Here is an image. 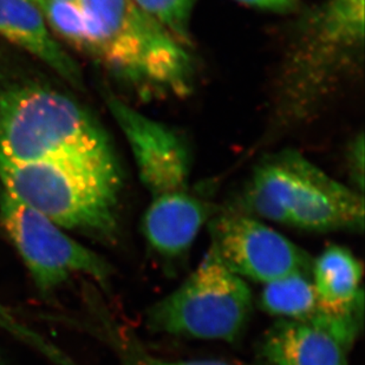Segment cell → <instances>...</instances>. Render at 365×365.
Returning a JSON list of instances; mask_svg holds the SVG:
<instances>
[{"label":"cell","instance_id":"6da1fadb","mask_svg":"<svg viewBox=\"0 0 365 365\" xmlns=\"http://www.w3.org/2000/svg\"><path fill=\"white\" fill-rule=\"evenodd\" d=\"M89 53L145 98L192 93L195 62L190 46L145 14L134 0H81Z\"/></svg>","mask_w":365,"mask_h":365},{"label":"cell","instance_id":"7a4b0ae2","mask_svg":"<svg viewBox=\"0 0 365 365\" xmlns=\"http://www.w3.org/2000/svg\"><path fill=\"white\" fill-rule=\"evenodd\" d=\"M0 159L120 168L107 134L93 116L70 97L39 86L0 93Z\"/></svg>","mask_w":365,"mask_h":365},{"label":"cell","instance_id":"3957f363","mask_svg":"<svg viewBox=\"0 0 365 365\" xmlns=\"http://www.w3.org/2000/svg\"><path fill=\"white\" fill-rule=\"evenodd\" d=\"M0 182L16 200L63 230L111 240L118 226L121 169L69 161L0 159Z\"/></svg>","mask_w":365,"mask_h":365},{"label":"cell","instance_id":"277c9868","mask_svg":"<svg viewBox=\"0 0 365 365\" xmlns=\"http://www.w3.org/2000/svg\"><path fill=\"white\" fill-rule=\"evenodd\" d=\"M252 307L246 280L210 248L178 289L149 307L145 324L154 334L233 343L247 327Z\"/></svg>","mask_w":365,"mask_h":365},{"label":"cell","instance_id":"5b68a950","mask_svg":"<svg viewBox=\"0 0 365 365\" xmlns=\"http://www.w3.org/2000/svg\"><path fill=\"white\" fill-rule=\"evenodd\" d=\"M365 0H327L304 19L289 52L283 86L289 103L299 106L318 93L362 51Z\"/></svg>","mask_w":365,"mask_h":365},{"label":"cell","instance_id":"8992f818","mask_svg":"<svg viewBox=\"0 0 365 365\" xmlns=\"http://www.w3.org/2000/svg\"><path fill=\"white\" fill-rule=\"evenodd\" d=\"M0 225L43 294L53 292L73 274H86L104 289L110 285L113 269L106 259L4 190H0Z\"/></svg>","mask_w":365,"mask_h":365},{"label":"cell","instance_id":"52a82bcc","mask_svg":"<svg viewBox=\"0 0 365 365\" xmlns=\"http://www.w3.org/2000/svg\"><path fill=\"white\" fill-rule=\"evenodd\" d=\"M207 226L210 250L242 279L265 285L294 273H311L314 260L307 252L258 217L221 210Z\"/></svg>","mask_w":365,"mask_h":365},{"label":"cell","instance_id":"ba28073f","mask_svg":"<svg viewBox=\"0 0 365 365\" xmlns=\"http://www.w3.org/2000/svg\"><path fill=\"white\" fill-rule=\"evenodd\" d=\"M107 104L130 147L138 178L150 197L188 190L190 154L181 135L121 98L109 95Z\"/></svg>","mask_w":365,"mask_h":365},{"label":"cell","instance_id":"9c48e42d","mask_svg":"<svg viewBox=\"0 0 365 365\" xmlns=\"http://www.w3.org/2000/svg\"><path fill=\"white\" fill-rule=\"evenodd\" d=\"M292 175L289 226L312 232L362 231L364 197L298 152L280 153Z\"/></svg>","mask_w":365,"mask_h":365},{"label":"cell","instance_id":"30bf717a","mask_svg":"<svg viewBox=\"0 0 365 365\" xmlns=\"http://www.w3.org/2000/svg\"><path fill=\"white\" fill-rule=\"evenodd\" d=\"M363 310L345 316L318 312L307 321H279L264 334L259 351L272 365H349Z\"/></svg>","mask_w":365,"mask_h":365},{"label":"cell","instance_id":"8fae6325","mask_svg":"<svg viewBox=\"0 0 365 365\" xmlns=\"http://www.w3.org/2000/svg\"><path fill=\"white\" fill-rule=\"evenodd\" d=\"M213 212L210 205L188 190L152 197L142 217V233L161 258H180L190 251Z\"/></svg>","mask_w":365,"mask_h":365},{"label":"cell","instance_id":"7c38bea8","mask_svg":"<svg viewBox=\"0 0 365 365\" xmlns=\"http://www.w3.org/2000/svg\"><path fill=\"white\" fill-rule=\"evenodd\" d=\"M0 36L41 59L64 80L80 84V68L53 38L44 12L34 0H0Z\"/></svg>","mask_w":365,"mask_h":365},{"label":"cell","instance_id":"4fadbf2b","mask_svg":"<svg viewBox=\"0 0 365 365\" xmlns=\"http://www.w3.org/2000/svg\"><path fill=\"white\" fill-rule=\"evenodd\" d=\"M318 312L345 316L363 310V265L349 248L327 246L312 262Z\"/></svg>","mask_w":365,"mask_h":365},{"label":"cell","instance_id":"5bb4252c","mask_svg":"<svg viewBox=\"0 0 365 365\" xmlns=\"http://www.w3.org/2000/svg\"><path fill=\"white\" fill-rule=\"evenodd\" d=\"M292 192V175L279 153L253 170L245 192V213L289 226Z\"/></svg>","mask_w":365,"mask_h":365},{"label":"cell","instance_id":"9a60e30c","mask_svg":"<svg viewBox=\"0 0 365 365\" xmlns=\"http://www.w3.org/2000/svg\"><path fill=\"white\" fill-rule=\"evenodd\" d=\"M259 307L280 321H307L318 314L311 273H294L265 284Z\"/></svg>","mask_w":365,"mask_h":365},{"label":"cell","instance_id":"2e32d148","mask_svg":"<svg viewBox=\"0 0 365 365\" xmlns=\"http://www.w3.org/2000/svg\"><path fill=\"white\" fill-rule=\"evenodd\" d=\"M96 321L100 324L104 338L108 339L122 365H230L217 359H192V361H169L153 355L145 348L130 329L118 324L111 314L101 309L100 304L93 307Z\"/></svg>","mask_w":365,"mask_h":365},{"label":"cell","instance_id":"e0dca14e","mask_svg":"<svg viewBox=\"0 0 365 365\" xmlns=\"http://www.w3.org/2000/svg\"><path fill=\"white\" fill-rule=\"evenodd\" d=\"M145 14L159 23L170 35L190 46V26L199 0H134Z\"/></svg>","mask_w":365,"mask_h":365},{"label":"cell","instance_id":"ac0fdd59","mask_svg":"<svg viewBox=\"0 0 365 365\" xmlns=\"http://www.w3.org/2000/svg\"><path fill=\"white\" fill-rule=\"evenodd\" d=\"M41 10L50 30L73 45V48L89 53L86 17L80 4L51 0L46 1Z\"/></svg>","mask_w":365,"mask_h":365},{"label":"cell","instance_id":"d6986e66","mask_svg":"<svg viewBox=\"0 0 365 365\" xmlns=\"http://www.w3.org/2000/svg\"><path fill=\"white\" fill-rule=\"evenodd\" d=\"M364 136L362 133L354 140L349 148V169L355 182L356 190H364Z\"/></svg>","mask_w":365,"mask_h":365},{"label":"cell","instance_id":"ffe728a7","mask_svg":"<svg viewBox=\"0 0 365 365\" xmlns=\"http://www.w3.org/2000/svg\"><path fill=\"white\" fill-rule=\"evenodd\" d=\"M245 6L277 14H292L299 7V0H235Z\"/></svg>","mask_w":365,"mask_h":365},{"label":"cell","instance_id":"44dd1931","mask_svg":"<svg viewBox=\"0 0 365 365\" xmlns=\"http://www.w3.org/2000/svg\"><path fill=\"white\" fill-rule=\"evenodd\" d=\"M34 1H36V3L38 4L39 6H41L43 0H34Z\"/></svg>","mask_w":365,"mask_h":365},{"label":"cell","instance_id":"7402d4cb","mask_svg":"<svg viewBox=\"0 0 365 365\" xmlns=\"http://www.w3.org/2000/svg\"><path fill=\"white\" fill-rule=\"evenodd\" d=\"M0 365H6L5 364V362H4L3 359H1V357H0Z\"/></svg>","mask_w":365,"mask_h":365}]
</instances>
